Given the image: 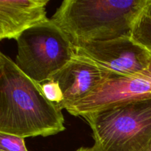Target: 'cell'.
<instances>
[{
    "label": "cell",
    "instance_id": "6da1fadb",
    "mask_svg": "<svg viewBox=\"0 0 151 151\" xmlns=\"http://www.w3.org/2000/svg\"><path fill=\"white\" fill-rule=\"evenodd\" d=\"M61 111L40 84L0 52V132L24 139L55 135L66 129Z\"/></svg>",
    "mask_w": 151,
    "mask_h": 151
},
{
    "label": "cell",
    "instance_id": "7a4b0ae2",
    "mask_svg": "<svg viewBox=\"0 0 151 151\" xmlns=\"http://www.w3.org/2000/svg\"><path fill=\"white\" fill-rule=\"evenodd\" d=\"M150 0H64L51 19L75 47L131 37Z\"/></svg>",
    "mask_w": 151,
    "mask_h": 151
},
{
    "label": "cell",
    "instance_id": "3957f363",
    "mask_svg": "<svg viewBox=\"0 0 151 151\" xmlns=\"http://www.w3.org/2000/svg\"><path fill=\"white\" fill-rule=\"evenodd\" d=\"M92 131L94 151H141L151 139V97L84 115Z\"/></svg>",
    "mask_w": 151,
    "mask_h": 151
},
{
    "label": "cell",
    "instance_id": "277c9868",
    "mask_svg": "<svg viewBox=\"0 0 151 151\" xmlns=\"http://www.w3.org/2000/svg\"><path fill=\"white\" fill-rule=\"evenodd\" d=\"M16 41V66L38 84L49 81L76 55L69 37L51 19L25 30Z\"/></svg>",
    "mask_w": 151,
    "mask_h": 151
},
{
    "label": "cell",
    "instance_id": "5b68a950",
    "mask_svg": "<svg viewBox=\"0 0 151 151\" xmlns=\"http://www.w3.org/2000/svg\"><path fill=\"white\" fill-rule=\"evenodd\" d=\"M81 56L114 76H131L143 72L151 62V53L131 37L75 47Z\"/></svg>",
    "mask_w": 151,
    "mask_h": 151
},
{
    "label": "cell",
    "instance_id": "8992f818",
    "mask_svg": "<svg viewBox=\"0 0 151 151\" xmlns=\"http://www.w3.org/2000/svg\"><path fill=\"white\" fill-rule=\"evenodd\" d=\"M151 97V62L143 72L131 76H111L89 96L66 109L73 116L109 106Z\"/></svg>",
    "mask_w": 151,
    "mask_h": 151
},
{
    "label": "cell",
    "instance_id": "52a82bcc",
    "mask_svg": "<svg viewBox=\"0 0 151 151\" xmlns=\"http://www.w3.org/2000/svg\"><path fill=\"white\" fill-rule=\"evenodd\" d=\"M111 76L92 62L76 55L50 79L58 83L63 93V101L58 108L66 110L89 96Z\"/></svg>",
    "mask_w": 151,
    "mask_h": 151
},
{
    "label": "cell",
    "instance_id": "ba28073f",
    "mask_svg": "<svg viewBox=\"0 0 151 151\" xmlns=\"http://www.w3.org/2000/svg\"><path fill=\"white\" fill-rule=\"evenodd\" d=\"M49 0H0V40H16L25 30L49 20Z\"/></svg>",
    "mask_w": 151,
    "mask_h": 151
},
{
    "label": "cell",
    "instance_id": "9c48e42d",
    "mask_svg": "<svg viewBox=\"0 0 151 151\" xmlns=\"http://www.w3.org/2000/svg\"><path fill=\"white\" fill-rule=\"evenodd\" d=\"M131 38L151 53V0L139 16Z\"/></svg>",
    "mask_w": 151,
    "mask_h": 151
},
{
    "label": "cell",
    "instance_id": "30bf717a",
    "mask_svg": "<svg viewBox=\"0 0 151 151\" xmlns=\"http://www.w3.org/2000/svg\"><path fill=\"white\" fill-rule=\"evenodd\" d=\"M0 150L28 151L25 145L24 138L13 134L0 132Z\"/></svg>",
    "mask_w": 151,
    "mask_h": 151
},
{
    "label": "cell",
    "instance_id": "8fae6325",
    "mask_svg": "<svg viewBox=\"0 0 151 151\" xmlns=\"http://www.w3.org/2000/svg\"><path fill=\"white\" fill-rule=\"evenodd\" d=\"M45 97L52 103L58 106L63 101V96L58 83L53 80H49L40 84Z\"/></svg>",
    "mask_w": 151,
    "mask_h": 151
},
{
    "label": "cell",
    "instance_id": "7c38bea8",
    "mask_svg": "<svg viewBox=\"0 0 151 151\" xmlns=\"http://www.w3.org/2000/svg\"><path fill=\"white\" fill-rule=\"evenodd\" d=\"M141 151H151V139L150 141L149 142L148 144H147Z\"/></svg>",
    "mask_w": 151,
    "mask_h": 151
},
{
    "label": "cell",
    "instance_id": "4fadbf2b",
    "mask_svg": "<svg viewBox=\"0 0 151 151\" xmlns=\"http://www.w3.org/2000/svg\"><path fill=\"white\" fill-rule=\"evenodd\" d=\"M75 151H94L92 149V147H80L79 149H78Z\"/></svg>",
    "mask_w": 151,
    "mask_h": 151
},
{
    "label": "cell",
    "instance_id": "5bb4252c",
    "mask_svg": "<svg viewBox=\"0 0 151 151\" xmlns=\"http://www.w3.org/2000/svg\"><path fill=\"white\" fill-rule=\"evenodd\" d=\"M0 151H1V150H0Z\"/></svg>",
    "mask_w": 151,
    "mask_h": 151
}]
</instances>
